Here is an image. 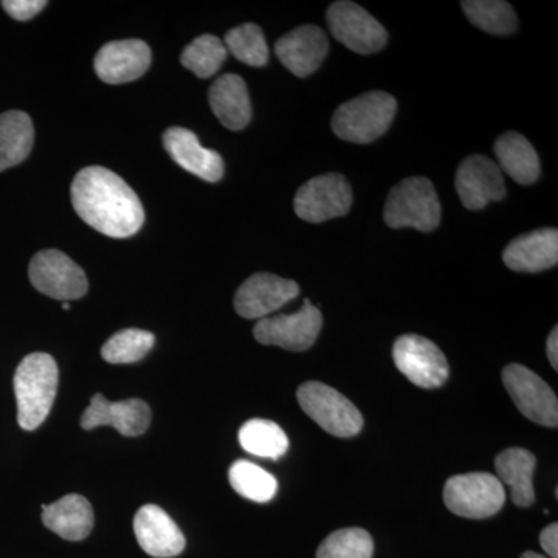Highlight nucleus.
Here are the masks:
<instances>
[{
	"label": "nucleus",
	"instance_id": "f257e3e1",
	"mask_svg": "<svg viewBox=\"0 0 558 558\" xmlns=\"http://www.w3.org/2000/svg\"><path fill=\"white\" fill-rule=\"evenodd\" d=\"M70 191L80 218L106 236L117 240L134 236L145 222L137 194L120 175L106 168H84Z\"/></svg>",
	"mask_w": 558,
	"mask_h": 558
},
{
	"label": "nucleus",
	"instance_id": "f03ea898",
	"mask_svg": "<svg viewBox=\"0 0 558 558\" xmlns=\"http://www.w3.org/2000/svg\"><path fill=\"white\" fill-rule=\"evenodd\" d=\"M58 380L57 362L46 352H33L22 360L13 380L22 429L33 432L44 424L57 398Z\"/></svg>",
	"mask_w": 558,
	"mask_h": 558
},
{
	"label": "nucleus",
	"instance_id": "7ed1b4c3",
	"mask_svg": "<svg viewBox=\"0 0 558 558\" xmlns=\"http://www.w3.org/2000/svg\"><path fill=\"white\" fill-rule=\"evenodd\" d=\"M398 101L387 92L374 90L347 101L332 117V131L349 143L376 142L391 126Z\"/></svg>",
	"mask_w": 558,
	"mask_h": 558
},
{
	"label": "nucleus",
	"instance_id": "20e7f679",
	"mask_svg": "<svg viewBox=\"0 0 558 558\" xmlns=\"http://www.w3.org/2000/svg\"><path fill=\"white\" fill-rule=\"evenodd\" d=\"M440 202L435 186L425 178L402 180L389 193L385 205V222L391 229L433 231L440 222Z\"/></svg>",
	"mask_w": 558,
	"mask_h": 558
},
{
	"label": "nucleus",
	"instance_id": "39448f33",
	"mask_svg": "<svg viewBox=\"0 0 558 558\" xmlns=\"http://www.w3.org/2000/svg\"><path fill=\"white\" fill-rule=\"evenodd\" d=\"M301 410L319 427L337 438H352L363 428V416L351 400L329 385L307 381L299 392Z\"/></svg>",
	"mask_w": 558,
	"mask_h": 558
},
{
	"label": "nucleus",
	"instance_id": "423d86ee",
	"mask_svg": "<svg viewBox=\"0 0 558 558\" xmlns=\"http://www.w3.org/2000/svg\"><path fill=\"white\" fill-rule=\"evenodd\" d=\"M444 501L454 515L470 520L490 519L505 506L506 490L490 473H465L447 481Z\"/></svg>",
	"mask_w": 558,
	"mask_h": 558
},
{
	"label": "nucleus",
	"instance_id": "0eeeda50",
	"mask_svg": "<svg viewBox=\"0 0 558 558\" xmlns=\"http://www.w3.org/2000/svg\"><path fill=\"white\" fill-rule=\"evenodd\" d=\"M501 377L510 398L524 417L543 427H557V396L542 377L519 363L506 366Z\"/></svg>",
	"mask_w": 558,
	"mask_h": 558
},
{
	"label": "nucleus",
	"instance_id": "6e6552de",
	"mask_svg": "<svg viewBox=\"0 0 558 558\" xmlns=\"http://www.w3.org/2000/svg\"><path fill=\"white\" fill-rule=\"evenodd\" d=\"M392 359L400 373L418 388H439L449 379V362L444 352L432 340L416 333L396 340Z\"/></svg>",
	"mask_w": 558,
	"mask_h": 558
},
{
	"label": "nucleus",
	"instance_id": "1a4fd4ad",
	"mask_svg": "<svg viewBox=\"0 0 558 558\" xmlns=\"http://www.w3.org/2000/svg\"><path fill=\"white\" fill-rule=\"evenodd\" d=\"M32 284L50 299L65 301L83 299L89 289L86 274L68 255L58 250L36 253L28 267Z\"/></svg>",
	"mask_w": 558,
	"mask_h": 558
},
{
	"label": "nucleus",
	"instance_id": "9d476101",
	"mask_svg": "<svg viewBox=\"0 0 558 558\" xmlns=\"http://www.w3.org/2000/svg\"><path fill=\"white\" fill-rule=\"evenodd\" d=\"M333 38L359 54L376 53L388 43V33L379 21L354 2H333L326 13Z\"/></svg>",
	"mask_w": 558,
	"mask_h": 558
},
{
	"label": "nucleus",
	"instance_id": "9b49d317",
	"mask_svg": "<svg viewBox=\"0 0 558 558\" xmlns=\"http://www.w3.org/2000/svg\"><path fill=\"white\" fill-rule=\"evenodd\" d=\"M352 205V189L347 178L336 172L318 175L304 183L293 201L296 216L311 223L348 215Z\"/></svg>",
	"mask_w": 558,
	"mask_h": 558
},
{
	"label": "nucleus",
	"instance_id": "f8f14e48",
	"mask_svg": "<svg viewBox=\"0 0 558 558\" xmlns=\"http://www.w3.org/2000/svg\"><path fill=\"white\" fill-rule=\"evenodd\" d=\"M322 326V312L306 300L296 314L259 319L253 329V336L266 347L300 352L306 351L317 341Z\"/></svg>",
	"mask_w": 558,
	"mask_h": 558
},
{
	"label": "nucleus",
	"instance_id": "ddd939ff",
	"mask_svg": "<svg viewBox=\"0 0 558 558\" xmlns=\"http://www.w3.org/2000/svg\"><path fill=\"white\" fill-rule=\"evenodd\" d=\"M299 293L300 286L292 279L271 274H255L238 289L234 310L242 318L263 319L281 310L289 301L295 300Z\"/></svg>",
	"mask_w": 558,
	"mask_h": 558
},
{
	"label": "nucleus",
	"instance_id": "4468645a",
	"mask_svg": "<svg viewBox=\"0 0 558 558\" xmlns=\"http://www.w3.org/2000/svg\"><path fill=\"white\" fill-rule=\"evenodd\" d=\"M458 196L468 209H483L490 202L505 199L502 172L494 160L475 154L459 165L457 171Z\"/></svg>",
	"mask_w": 558,
	"mask_h": 558
},
{
	"label": "nucleus",
	"instance_id": "2eb2a0df",
	"mask_svg": "<svg viewBox=\"0 0 558 558\" xmlns=\"http://www.w3.org/2000/svg\"><path fill=\"white\" fill-rule=\"evenodd\" d=\"M150 424V409L145 400L128 399L110 402L102 395H95L81 417V427L94 429L112 425L120 435L134 438L143 435Z\"/></svg>",
	"mask_w": 558,
	"mask_h": 558
},
{
	"label": "nucleus",
	"instance_id": "dca6fc26",
	"mask_svg": "<svg viewBox=\"0 0 558 558\" xmlns=\"http://www.w3.org/2000/svg\"><path fill=\"white\" fill-rule=\"evenodd\" d=\"M275 51L289 72L306 78L317 72L328 57V36L317 25H303L279 38Z\"/></svg>",
	"mask_w": 558,
	"mask_h": 558
},
{
	"label": "nucleus",
	"instance_id": "f3484780",
	"mask_svg": "<svg viewBox=\"0 0 558 558\" xmlns=\"http://www.w3.org/2000/svg\"><path fill=\"white\" fill-rule=\"evenodd\" d=\"M95 72L108 84H124L145 75L150 65L148 44L138 39L113 40L95 57Z\"/></svg>",
	"mask_w": 558,
	"mask_h": 558
},
{
	"label": "nucleus",
	"instance_id": "a211bd4d",
	"mask_svg": "<svg viewBox=\"0 0 558 558\" xmlns=\"http://www.w3.org/2000/svg\"><path fill=\"white\" fill-rule=\"evenodd\" d=\"M134 532L140 548L150 557L171 558L185 549V537L163 509L146 505L135 513Z\"/></svg>",
	"mask_w": 558,
	"mask_h": 558
},
{
	"label": "nucleus",
	"instance_id": "6ab92c4d",
	"mask_svg": "<svg viewBox=\"0 0 558 558\" xmlns=\"http://www.w3.org/2000/svg\"><path fill=\"white\" fill-rule=\"evenodd\" d=\"M165 149L171 159L183 170L197 175L205 182H219L222 179V157L216 150L204 148L196 134L183 128H171L163 135Z\"/></svg>",
	"mask_w": 558,
	"mask_h": 558
},
{
	"label": "nucleus",
	"instance_id": "aec40b11",
	"mask_svg": "<svg viewBox=\"0 0 558 558\" xmlns=\"http://www.w3.org/2000/svg\"><path fill=\"white\" fill-rule=\"evenodd\" d=\"M502 260L510 270L520 274H538L553 269L558 263V231L534 230L510 242Z\"/></svg>",
	"mask_w": 558,
	"mask_h": 558
},
{
	"label": "nucleus",
	"instance_id": "412c9836",
	"mask_svg": "<svg viewBox=\"0 0 558 558\" xmlns=\"http://www.w3.org/2000/svg\"><path fill=\"white\" fill-rule=\"evenodd\" d=\"M209 106L220 123L230 131H242L252 120V102L241 76L227 73L209 87Z\"/></svg>",
	"mask_w": 558,
	"mask_h": 558
},
{
	"label": "nucleus",
	"instance_id": "4be33fe9",
	"mask_svg": "<svg viewBox=\"0 0 558 558\" xmlns=\"http://www.w3.org/2000/svg\"><path fill=\"white\" fill-rule=\"evenodd\" d=\"M43 521L61 538L81 542L89 537L94 527V509L86 498L70 494L51 505H44Z\"/></svg>",
	"mask_w": 558,
	"mask_h": 558
},
{
	"label": "nucleus",
	"instance_id": "5701e85b",
	"mask_svg": "<svg viewBox=\"0 0 558 558\" xmlns=\"http://www.w3.org/2000/svg\"><path fill=\"white\" fill-rule=\"evenodd\" d=\"M537 458L526 449H508L495 459L499 483L510 488V498L519 508H531L535 502L534 472Z\"/></svg>",
	"mask_w": 558,
	"mask_h": 558
},
{
	"label": "nucleus",
	"instance_id": "b1692460",
	"mask_svg": "<svg viewBox=\"0 0 558 558\" xmlns=\"http://www.w3.org/2000/svg\"><path fill=\"white\" fill-rule=\"evenodd\" d=\"M499 170L520 185H532L539 178V159L531 142L519 132H506L495 143Z\"/></svg>",
	"mask_w": 558,
	"mask_h": 558
},
{
	"label": "nucleus",
	"instance_id": "393cba45",
	"mask_svg": "<svg viewBox=\"0 0 558 558\" xmlns=\"http://www.w3.org/2000/svg\"><path fill=\"white\" fill-rule=\"evenodd\" d=\"M35 128L31 117L21 110L0 116V172L22 163L31 156Z\"/></svg>",
	"mask_w": 558,
	"mask_h": 558
},
{
	"label": "nucleus",
	"instance_id": "a878e982",
	"mask_svg": "<svg viewBox=\"0 0 558 558\" xmlns=\"http://www.w3.org/2000/svg\"><path fill=\"white\" fill-rule=\"evenodd\" d=\"M242 449L259 458L278 459L289 450V438L284 429L266 418H252L240 429Z\"/></svg>",
	"mask_w": 558,
	"mask_h": 558
},
{
	"label": "nucleus",
	"instance_id": "bb28decb",
	"mask_svg": "<svg viewBox=\"0 0 558 558\" xmlns=\"http://www.w3.org/2000/svg\"><path fill=\"white\" fill-rule=\"evenodd\" d=\"M465 16L480 31L488 35L506 36L517 31V14L502 0H468L461 3Z\"/></svg>",
	"mask_w": 558,
	"mask_h": 558
},
{
	"label": "nucleus",
	"instance_id": "cd10ccee",
	"mask_svg": "<svg viewBox=\"0 0 558 558\" xmlns=\"http://www.w3.org/2000/svg\"><path fill=\"white\" fill-rule=\"evenodd\" d=\"M229 480L234 492L250 501L269 502L277 495V478L267 470L244 459L231 465Z\"/></svg>",
	"mask_w": 558,
	"mask_h": 558
},
{
	"label": "nucleus",
	"instance_id": "c85d7f7f",
	"mask_svg": "<svg viewBox=\"0 0 558 558\" xmlns=\"http://www.w3.org/2000/svg\"><path fill=\"white\" fill-rule=\"evenodd\" d=\"M156 337L148 330L123 329L110 337L101 348L102 359L113 365L140 362L154 348Z\"/></svg>",
	"mask_w": 558,
	"mask_h": 558
},
{
	"label": "nucleus",
	"instance_id": "c756f323",
	"mask_svg": "<svg viewBox=\"0 0 558 558\" xmlns=\"http://www.w3.org/2000/svg\"><path fill=\"white\" fill-rule=\"evenodd\" d=\"M226 58L227 49L222 40L213 35H204L186 46L180 62L199 78H209L218 72Z\"/></svg>",
	"mask_w": 558,
	"mask_h": 558
},
{
	"label": "nucleus",
	"instance_id": "7c9ffc66",
	"mask_svg": "<svg viewBox=\"0 0 558 558\" xmlns=\"http://www.w3.org/2000/svg\"><path fill=\"white\" fill-rule=\"evenodd\" d=\"M223 46L236 60L252 68H263L269 61V47L263 31L256 24L233 28L227 33Z\"/></svg>",
	"mask_w": 558,
	"mask_h": 558
},
{
	"label": "nucleus",
	"instance_id": "2f4dec72",
	"mask_svg": "<svg viewBox=\"0 0 558 558\" xmlns=\"http://www.w3.org/2000/svg\"><path fill=\"white\" fill-rule=\"evenodd\" d=\"M373 537L360 527L332 532L317 550V558H373Z\"/></svg>",
	"mask_w": 558,
	"mask_h": 558
},
{
	"label": "nucleus",
	"instance_id": "473e14b6",
	"mask_svg": "<svg viewBox=\"0 0 558 558\" xmlns=\"http://www.w3.org/2000/svg\"><path fill=\"white\" fill-rule=\"evenodd\" d=\"M3 10L16 21H31L36 14L46 9L44 0H5L2 2Z\"/></svg>",
	"mask_w": 558,
	"mask_h": 558
},
{
	"label": "nucleus",
	"instance_id": "72a5a7b5",
	"mask_svg": "<svg viewBox=\"0 0 558 558\" xmlns=\"http://www.w3.org/2000/svg\"><path fill=\"white\" fill-rule=\"evenodd\" d=\"M539 545L550 558H558V524L553 523L539 534Z\"/></svg>",
	"mask_w": 558,
	"mask_h": 558
},
{
	"label": "nucleus",
	"instance_id": "f704fd0d",
	"mask_svg": "<svg viewBox=\"0 0 558 558\" xmlns=\"http://www.w3.org/2000/svg\"><path fill=\"white\" fill-rule=\"evenodd\" d=\"M546 354L554 371H558V329L554 328L549 333L548 343H546Z\"/></svg>",
	"mask_w": 558,
	"mask_h": 558
},
{
	"label": "nucleus",
	"instance_id": "c9c22d12",
	"mask_svg": "<svg viewBox=\"0 0 558 558\" xmlns=\"http://www.w3.org/2000/svg\"><path fill=\"white\" fill-rule=\"evenodd\" d=\"M520 558H546L543 557L542 554L534 553V550H527V553H524L523 556Z\"/></svg>",
	"mask_w": 558,
	"mask_h": 558
},
{
	"label": "nucleus",
	"instance_id": "e433bc0d",
	"mask_svg": "<svg viewBox=\"0 0 558 558\" xmlns=\"http://www.w3.org/2000/svg\"><path fill=\"white\" fill-rule=\"evenodd\" d=\"M62 310L70 311V304L69 303L62 304Z\"/></svg>",
	"mask_w": 558,
	"mask_h": 558
}]
</instances>
